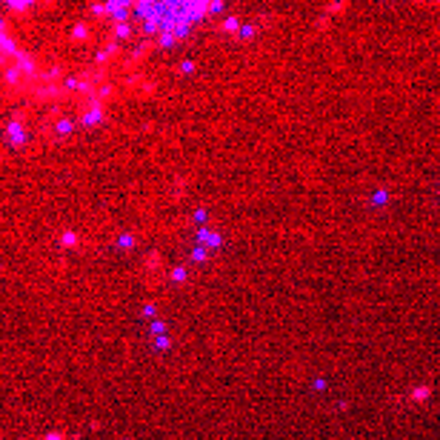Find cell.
Here are the masks:
<instances>
[{"label":"cell","mask_w":440,"mask_h":440,"mask_svg":"<svg viewBox=\"0 0 440 440\" xmlns=\"http://www.w3.org/2000/svg\"><path fill=\"white\" fill-rule=\"evenodd\" d=\"M6 140H9L12 146H23V143H26V132H23V123H20V120H9V123H6Z\"/></svg>","instance_id":"obj_1"},{"label":"cell","mask_w":440,"mask_h":440,"mask_svg":"<svg viewBox=\"0 0 440 440\" xmlns=\"http://www.w3.org/2000/svg\"><path fill=\"white\" fill-rule=\"evenodd\" d=\"M103 117H106V112H103V103H100V100L95 97V100H92V106L86 109V115L80 117V120H83V126H95V123H100Z\"/></svg>","instance_id":"obj_2"},{"label":"cell","mask_w":440,"mask_h":440,"mask_svg":"<svg viewBox=\"0 0 440 440\" xmlns=\"http://www.w3.org/2000/svg\"><path fill=\"white\" fill-rule=\"evenodd\" d=\"M194 240H197V246H206V249H217L220 243H223L217 232H209V229H197Z\"/></svg>","instance_id":"obj_3"},{"label":"cell","mask_w":440,"mask_h":440,"mask_svg":"<svg viewBox=\"0 0 440 440\" xmlns=\"http://www.w3.org/2000/svg\"><path fill=\"white\" fill-rule=\"evenodd\" d=\"M18 69L26 71V75H32V78H37V66H35V60H32L26 52H18Z\"/></svg>","instance_id":"obj_4"},{"label":"cell","mask_w":440,"mask_h":440,"mask_svg":"<svg viewBox=\"0 0 440 440\" xmlns=\"http://www.w3.org/2000/svg\"><path fill=\"white\" fill-rule=\"evenodd\" d=\"M132 9H134V18H140V20H149V18H152V12H155V3H146V0H137V3H132Z\"/></svg>","instance_id":"obj_5"},{"label":"cell","mask_w":440,"mask_h":440,"mask_svg":"<svg viewBox=\"0 0 440 440\" xmlns=\"http://www.w3.org/2000/svg\"><path fill=\"white\" fill-rule=\"evenodd\" d=\"M112 37H115V40H129V37H132V23H115Z\"/></svg>","instance_id":"obj_6"},{"label":"cell","mask_w":440,"mask_h":440,"mask_svg":"<svg viewBox=\"0 0 440 440\" xmlns=\"http://www.w3.org/2000/svg\"><path fill=\"white\" fill-rule=\"evenodd\" d=\"M220 29H223L226 35H229V32H240L243 26H240V18H238V15H232V18L223 20V26H220Z\"/></svg>","instance_id":"obj_7"},{"label":"cell","mask_w":440,"mask_h":440,"mask_svg":"<svg viewBox=\"0 0 440 440\" xmlns=\"http://www.w3.org/2000/svg\"><path fill=\"white\" fill-rule=\"evenodd\" d=\"M429 395H431L429 386H414V389H412V400H414V403H423V400H426Z\"/></svg>","instance_id":"obj_8"},{"label":"cell","mask_w":440,"mask_h":440,"mask_svg":"<svg viewBox=\"0 0 440 440\" xmlns=\"http://www.w3.org/2000/svg\"><path fill=\"white\" fill-rule=\"evenodd\" d=\"M71 37H75V40H86V37H89V26H86V23H75V26H71Z\"/></svg>","instance_id":"obj_9"},{"label":"cell","mask_w":440,"mask_h":440,"mask_svg":"<svg viewBox=\"0 0 440 440\" xmlns=\"http://www.w3.org/2000/svg\"><path fill=\"white\" fill-rule=\"evenodd\" d=\"M89 9H92V15H95V18H106V15H109V9H106V3H92Z\"/></svg>","instance_id":"obj_10"},{"label":"cell","mask_w":440,"mask_h":440,"mask_svg":"<svg viewBox=\"0 0 440 440\" xmlns=\"http://www.w3.org/2000/svg\"><path fill=\"white\" fill-rule=\"evenodd\" d=\"M209 257V249L206 246H194L192 249V260H206Z\"/></svg>","instance_id":"obj_11"},{"label":"cell","mask_w":440,"mask_h":440,"mask_svg":"<svg viewBox=\"0 0 440 440\" xmlns=\"http://www.w3.org/2000/svg\"><path fill=\"white\" fill-rule=\"evenodd\" d=\"M60 243H63V246H75V243H78V235H75V232H63Z\"/></svg>","instance_id":"obj_12"},{"label":"cell","mask_w":440,"mask_h":440,"mask_svg":"<svg viewBox=\"0 0 440 440\" xmlns=\"http://www.w3.org/2000/svg\"><path fill=\"white\" fill-rule=\"evenodd\" d=\"M252 35H255V26H252V23H243V29L238 32V37H243V40H249Z\"/></svg>","instance_id":"obj_13"},{"label":"cell","mask_w":440,"mask_h":440,"mask_svg":"<svg viewBox=\"0 0 440 440\" xmlns=\"http://www.w3.org/2000/svg\"><path fill=\"white\" fill-rule=\"evenodd\" d=\"M3 78H6V83H12V86H15V83H18V78H20V69H6V75H3Z\"/></svg>","instance_id":"obj_14"},{"label":"cell","mask_w":440,"mask_h":440,"mask_svg":"<svg viewBox=\"0 0 440 440\" xmlns=\"http://www.w3.org/2000/svg\"><path fill=\"white\" fill-rule=\"evenodd\" d=\"M6 6H9V9H29L32 3H29V0H9Z\"/></svg>","instance_id":"obj_15"},{"label":"cell","mask_w":440,"mask_h":440,"mask_svg":"<svg viewBox=\"0 0 440 440\" xmlns=\"http://www.w3.org/2000/svg\"><path fill=\"white\" fill-rule=\"evenodd\" d=\"M177 40V35H160L158 37V46H172Z\"/></svg>","instance_id":"obj_16"},{"label":"cell","mask_w":440,"mask_h":440,"mask_svg":"<svg viewBox=\"0 0 440 440\" xmlns=\"http://www.w3.org/2000/svg\"><path fill=\"white\" fill-rule=\"evenodd\" d=\"M169 274H172V280H183V277H186V269H183V266H177V269H172Z\"/></svg>","instance_id":"obj_17"},{"label":"cell","mask_w":440,"mask_h":440,"mask_svg":"<svg viewBox=\"0 0 440 440\" xmlns=\"http://www.w3.org/2000/svg\"><path fill=\"white\" fill-rule=\"evenodd\" d=\"M163 332H166V323H152V335H158V337H163Z\"/></svg>","instance_id":"obj_18"},{"label":"cell","mask_w":440,"mask_h":440,"mask_svg":"<svg viewBox=\"0 0 440 440\" xmlns=\"http://www.w3.org/2000/svg\"><path fill=\"white\" fill-rule=\"evenodd\" d=\"M43 440H71V437H66L63 431H49V434H46Z\"/></svg>","instance_id":"obj_19"},{"label":"cell","mask_w":440,"mask_h":440,"mask_svg":"<svg viewBox=\"0 0 440 440\" xmlns=\"http://www.w3.org/2000/svg\"><path fill=\"white\" fill-rule=\"evenodd\" d=\"M57 132H60V134L71 132V120H60V123H57Z\"/></svg>","instance_id":"obj_20"},{"label":"cell","mask_w":440,"mask_h":440,"mask_svg":"<svg viewBox=\"0 0 440 440\" xmlns=\"http://www.w3.org/2000/svg\"><path fill=\"white\" fill-rule=\"evenodd\" d=\"M155 346H158V349H169V346H172V340H169V337H158V340H155Z\"/></svg>","instance_id":"obj_21"},{"label":"cell","mask_w":440,"mask_h":440,"mask_svg":"<svg viewBox=\"0 0 440 440\" xmlns=\"http://www.w3.org/2000/svg\"><path fill=\"white\" fill-rule=\"evenodd\" d=\"M117 243H120V246H123V249H129V246H132V243H134V240H132V235H123V238L117 240Z\"/></svg>","instance_id":"obj_22"},{"label":"cell","mask_w":440,"mask_h":440,"mask_svg":"<svg viewBox=\"0 0 440 440\" xmlns=\"http://www.w3.org/2000/svg\"><path fill=\"white\" fill-rule=\"evenodd\" d=\"M95 60L97 63H106V60H109V52H106V49H100V52L95 54Z\"/></svg>","instance_id":"obj_23"},{"label":"cell","mask_w":440,"mask_h":440,"mask_svg":"<svg viewBox=\"0 0 440 440\" xmlns=\"http://www.w3.org/2000/svg\"><path fill=\"white\" fill-rule=\"evenodd\" d=\"M192 69H194L192 60H183V63H180V71H192Z\"/></svg>","instance_id":"obj_24"},{"label":"cell","mask_w":440,"mask_h":440,"mask_svg":"<svg viewBox=\"0 0 440 440\" xmlns=\"http://www.w3.org/2000/svg\"><path fill=\"white\" fill-rule=\"evenodd\" d=\"M57 75H60V69H49V71L43 75V78H46V80H52V78H57Z\"/></svg>","instance_id":"obj_25"},{"label":"cell","mask_w":440,"mask_h":440,"mask_svg":"<svg viewBox=\"0 0 440 440\" xmlns=\"http://www.w3.org/2000/svg\"><path fill=\"white\" fill-rule=\"evenodd\" d=\"M143 315L152 317V315H155V306H152V303H146V306H143Z\"/></svg>","instance_id":"obj_26"},{"label":"cell","mask_w":440,"mask_h":440,"mask_svg":"<svg viewBox=\"0 0 440 440\" xmlns=\"http://www.w3.org/2000/svg\"><path fill=\"white\" fill-rule=\"evenodd\" d=\"M209 12H223V3H209Z\"/></svg>","instance_id":"obj_27"}]
</instances>
